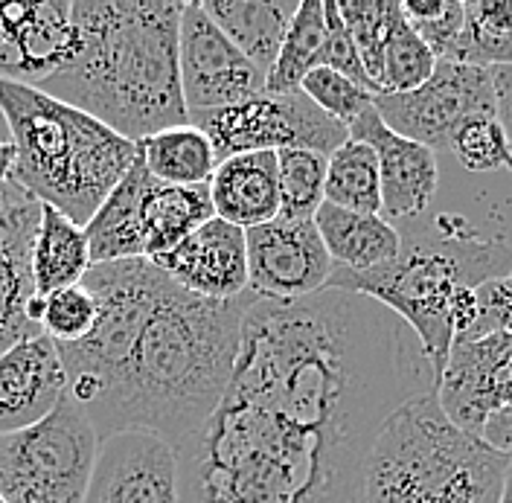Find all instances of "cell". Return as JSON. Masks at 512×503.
I'll return each instance as SVG.
<instances>
[{"instance_id": "6da1fadb", "label": "cell", "mask_w": 512, "mask_h": 503, "mask_svg": "<svg viewBox=\"0 0 512 503\" xmlns=\"http://www.w3.org/2000/svg\"><path fill=\"white\" fill-rule=\"evenodd\" d=\"M411 335L344 288L256 300L222 405L178 451L181 503H364L384 422L434 390Z\"/></svg>"}, {"instance_id": "7a4b0ae2", "label": "cell", "mask_w": 512, "mask_h": 503, "mask_svg": "<svg viewBox=\"0 0 512 503\" xmlns=\"http://www.w3.org/2000/svg\"><path fill=\"white\" fill-rule=\"evenodd\" d=\"M254 303L251 291L236 300H204L163 274L126 361L82 408L99 442L146 431L175 454L187 448L222 405Z\"/></svg>"}, {"instance_id": "3957f363", "label": "cell", "mask_w": 512, "mask_h": 503, "mask_svg": "<svg viewBox=\"0 0 512 503\" xmlns=\"http://www.w3.org/2000/svg\"><path fill=\"white\" fill-rule=\"evenodd\" d=\"M178 0H73L76 44L38 91L88 111L131 143L187 123Z\"/></svg>"}, {"instance_id": "277c9868", "label": "cell", "mask_w": 512, "mask_h": 503, "mask_svg": "<svg viewBox=\"0 0 512 503\" xmlns=\"http://www.w3.org/2000/svg\"><path fill=\"white\" fill-rule=\"evenodd\" d=\"M0 114L15 146L12 181L82 227L137 160V143L30 85L0 79Z\"/></svg>"}, {"instance_id": "5b68a950", "label": "cell", "mask_w": 512, "mask_h": 503, "mask_svg": "<svg viewBox=\"0 0 512 503\" xmlns=\"http://www.w3.org/2000/svg\"><path fill=\"white\" fill-rule=\"evenodd\" d=\"M512 454L457 428L422 390L396 410L376 437L364 503H501Z\"/></svg>"}, {"instance_id": "8992f818", "label": "cell", "mask_w": 512, "mask_h": 503, "mask_svg": "<svg viewBox=\"0 0 512 503\" xmlns=\"http://www.w3.org/2000/svg\"><path fill=\"white\" fill-rule=\"evenodd\" d=\"M507 253L475 230H446L431 242H416L390 265L373 271L335 268L329 288L364 294L390 309L411 332L431 367L434 387L446 373L454 346V312L469 288L507 277Z\"/></svg>"}, {"instance_id": "52a82bcc", "label": "cell", "mask_w": 512, "mask_h": 503, "mask_svg": "<svg viewBox=\"0 0 512 503\" xmlns=\"http://www.w3.org/2000/svg\"><path fill=\"white\" fill-rule=\"evenodd\" d=\"M99 437L88 413L64 396L41 422L0 434L6 503H88Z\"/></svg>"}, {"instance_id": "ba28073f", "label": "cell", "mask_w": 512, "mask_h": 503, "mask_svg": "<svg viewBox=\"0 0 512 503\" xmlns=\"http://www.w3.org/2000/svg\"><path fill=\"white\" fill-rule=\"evenodd\" d=\"M187 123L198 126L210 137L219 163L233 155L283 149H309L329 158L350 140L347 126L326 117L303 91H262L239 105L187 114Z\"/></svg>"}, {"instance_id": "9c48e42d", "label": "cell", "mask_w": 512, "mask_h": 503, "mask_svg": "<svg viewBox=\"0 0 512 503\" xmlns=\"http://www.w3.org/2000/svg\"><path fill=\"white\" fill-rule=\"evenodd\" d=\"M382 123L399 137L428 146L434 155L451 152L457 128L478 114H495V88L486 67L437 62L431 79L408 94L376 96Z\"/></svg>"}, {"instance_id": "30bf717a", "label": "cell", "mask_w": 512, "mask_h": 503, "mask_svg": "<svg viewBox=\"0 0 512 503\" xmlns=\"http://www.w3.org/2000/svg\"><path fill=\"white\" fill-rule=\"evenodd\" d=\"M178 70L187 114L239 105L265 91V73L233 47L201 3H184Z\"/></svg>"}, {"instance_id": "8fae6325", "label": "cell", "mask_w": 512, "mask_h": 503, "mask_svg": "<svg viewBox=\"0 0 512 503\" xmlns=\"http://www.w3.org/2000/svg\"><path fill=\"white\" fill-rule=\"evenodd\" d=\"M248 236V291L256 300L291 303L329 288L335 271L320 239L315 219L294 221L277 216L245 230Z\"/></svg>"}, {"instance_id": "7c38bea8", "label": "cell", "mask_w": 512, "mask_h": 503, "mask_svg": "<svg viewBox=\"0 0 512 503\" xmlns=\"http://www.w3.org/2000/svg\"><path fill=\"white\" fill-rule=\"evenodd\" d=\"M434 390L448 419L480 437L486 422L512 405V335L489 332L454 341Z\"/></svg>"}, {"instance_id": "4fadbf2b", "label": "cell", "mask_w": 512, "mask_h": 503, "mask_svg": "<svg viewBox=\"0 0 512 503\" xmlns=\"http://www.w3.org/2000/svg\"><path fill=\"white\" fill-rule=\"evenodd\" d=\"M76 44L73 0L0 3V79L41 88Z\"/></svg>"}, {"instance_id": "5bb4252c", "label": "cell", "mask_w": 512, "mask_h": 503, "mask_svg": "<svg viewBox=\"0 0 512 503\" xmlns=\"http://www.w3.org/2000/svg\"><path fill=\"white\" fill-rule=\"evenodd\" d=\"M88 503H181L175 448L146 431L102 440Z\"/></svg>"}, {"instance_id": "9a60e30c", "label": "cell", "mask_w": 512, "mask_h": 503, "mask_svg": "<svg viewBox=\"0 0 512 503\" xmlns=\"http://www.w3.org/2000/svg\"><path fill=\"white\" fill-rule=\"evenodd\" d=\"M38 219L41 201L15 181H6L0 187V352L38 332L30 320L35 300L32 242Z\"/></svg>"}, {"instance_id": "2e32d148", "label": "cell", "mask_w": 512, "mask_h": 503, "mask_svg": "<svg viewBox=\"0 0 512 503\" xmlns=\"http://www.w3.org/2000/svg\"><path fill=\"white\" fill-rule=\"evenodd\" d=\"M149 262L178 288L204 300H236L248 291V236L230 221L210 219L175 251Z\"/></svg>"}, {"instance_id": "e0dca14e", "label": "cell", "mask_w": 512, "mask_h": 503, "mask_svg": "<svg viewBox=\"0 0 512 503\" xmlns=\"http://www.w3.org/2000/svg\"><path fill=\"white\" fill-rule=\"evenodd\" d=\"M347 131H350V140L367 143L379 158L384 219L422 216L440 189L437 155L428 146L390 131L382 123L376 105L367 108Z\"/></svg>"}, {"instance_id": "ac0fdd59", "label": "cell", "mask_w": 512, "mask_h": 503, "mask_svg": "<svg viewBox=\"0 0 512 503\" xmlns=\"http://www.w3.org/2000/svg\"><path fill=\"white\" fill-rule=\"evenodd\" d=\"M67 396L59 346L41 329L0 352V434L41 422Z\"/></svg>"}, {"instance_id": "d6986e66", "label": "cell", "mask_w": 512, "mask_h": 503, "mask_svg": "<svg viewBox=\"0 0 512 503\" xmlns=\"http://www.w3.org/2000/svg\"><path fill=\"white\" fill-rule=\"evenodd\" d=\"M216 219L254 230L280 216L277 152H248L222 160L210 178Z\"/></svg>"}, {"instance_id": "ffe728a7", "label": "cell", "mask_w": 512, "mask_h": 503, "mask_svg": "<svg viewBox=\"0 0 512 503\" xmlns=\"http://www.w3.org/2000/svg\"><path fill=\"white\" fill-rule=\"evenodd\" d=\"M315 227L332 256V265L341 271H373L390 265L402 256V233L384 216H364L329 201L320 204L315 213Z\"/></svg>"}, {"instance_id": "44dd1931", "label": "cell", "mask_w": 512, "mask_h": 503, "mask_svg": "<svg viewBox=\"0 0 512 503\" xmlns=\"http://www.w3.org/2000/svg\"><path fill=\"white\" fill-rule=\"evenodd\" d=\"M233 47L268 76L283 47L297 0H207L201 3Z\"/></svg>"}, {"instance_id": "7402d4cb", "label": "cell", "mask_w": 512, "mask_h": 503, "mask_svg": "<svg viewBox=\"0 0 512 503\" xmlns=\"http://www.w3.org/2000/svg\"><path fill=\"white\" fill-rule=\"evenodd\" d=\"M149 169L143 166L140 152L134 166L123 175V181L108 192L99 204L94 219L85 224L91 259L94 265L105 262H126V259H146L143 256V224H140V204L149 184Z\"/></svg>"}, {"instance_id": "603a6c76", "label": "cell", "mask_w": 512, "mask_h": 503, "mask_svg": "<svg viewBox=\"0 0 512 503\" xmlns=\"http://www.w3.org/2000/svg\"><path fill=\"white\" fill-rule=\"evenodd\" d=\"M216 219L210 187H172L149 178L140 224H143V256L158 259L175 251L201 224Z\"/></svg>"}, {"instance_id": "cb8c5ba5", "label": "cell", "mask_w": 512, "mask_h": 503, "mask_svg": "<svg viewBox=\"0 0 512 503\" xmlns=\"http://www.w3.org/2000/svg\"><path fill=\"white\" fill-rule=\"evenodd\" d=\"M94 268L88 233L50 204H41V219L32 242V283L35 297L79 285Z\"/></svg>"}, {"instance_id": "d4e9b609", "label": "cell", "mask_w": 512, "mask_h": 503, "mask_svg": "<svg viewBox=\"0 0 512 503\" xmlns=\"http://www.w3.org/2000/svg\"><path fill=\"white\" fill-rule=\"evenodd\" d=\"M137 152L149 175L172 187H207L219 166L210 137L192 123L169 126L140 140Z\"/></svg>"}, {"instance_id": "484cf974", "label": "cell", "mask_w": 512, "mask_h": 503, "mask_svg": "<svg viewBox=\"0 0 512 503\" xmlns=\"http://www.w3.org/2000/svg\"><path fill=\"white\" fill-rule=\"evenodd\" d=\"M323 198L335 207H344L364 216H382V178L379 158L367 143L347 140L326 163Z\"/></svg>"}, {"instance_id": "4316f807", "label": "cell", "mask_w": 512, "mask_h": 503, "mask_svg": "<svg viewBox=\"0 0 512 503\" xmlns=\"http://www.w3.org/2000/svg\"><path fill=\"white\" fill-rule=\"evenodd\" d=\"M326 38V12L323 0H300L291 27H288L277 62L265 76V94H291L300 91V82L309 70L318 67L320 47Z\"/></svg>"}, {"instance_id": "83f0119b", "label": "cell", "mask_w": 512, "mask_h": 503, "mask_svg": "<svg viewBox=\"0 0 512 503\" xmlns=\"http://www.w3.org/2000/svg\"><path fill=\"white\" fill-rule=\"evenodd\" d=\"M437 67V56L428 50V44L416 35V30L402 15V6L396 3L387 27V41L382 53V94H408L422 88ZM379 94V96H382Z\"/></svg>"}, {"instance_id": "f1b7e54d", "label": "cell", "mask_w": 512, "mask_h": 503, "mask_svg": "<svg viewBox=\"0 0 512 503\" xmlns=\"http://www.w3.org/2000/svg\"><path fill=\"white\" fill-rule=\"evenodd\" d=\"M326 163L329 158L309 149H283L277 152L280 175V216L294 221H312L320 210L326 189Z\"/></svg>"}, {"instance_id": "f546056e", "label": "cell", "mask_w": 512, "mask_h": 503, "mask_svg": "<svg viewBox=\"0 0 512 503\" xmlns=\"http://www.w3.org/2000/svg\"><path fill=\"white\" fill-rule=\"evenodd\" d=\"M396 3L399 0H341L338 3L341 21L347 24L352 41H355V50L361 56V64H364L370 82L376 85V91H379V79H382L387 27H390V15H393Z\"/></svg>"}, {"instance_id": "4dcf8cb0", "label": "cell", "mask_w": 512, "mask_h": 503, "mask_svg": "<svg viewBox=\"0 0 512 503\" xmlns=\"http://www.w3.org/2000/svg\"><path fill=\"white\" fill-rule=\"evenodd\" d=\"M41 332L53 344H76L85 335H91L96 317H99V303L85 285H70L59 288L47 297H41Z\"/></svg>"}, {"instance_id": "1f68e13d", "label": "cell", "mask_w": 512, "mask_h": 503, "mask_svg": "<svg viewBox=\"0 0 512 503\" xmlns=\"http://www.w3.org/2000/svg\"><path fill=\"white\" fill-rule=\"evenodd\" d=\"M300 91L309 96L326 117L338 120L347 128L376 102V94L364 91L361 85H355L352 79L341 76L338 70H329V67L309 70L306 79L300 82Z\"/></svg>"}, {"instance_id": "d6a6232c", "label": "cell", "mask_w": 512, "mask_h": 503, "mask_svg": "<svg viewBox=\"0 0 512 503\" xmlns=\"http://www.w3.org/2000/svg\"><path fill=\"white\" fill-rule=\"evenodd\" d=\"M323 12H326V38H323V47H320L318 67H329V70H338L341 76L352 79L355 85H361L364 91L379 96L376 85L370 82L361 56L355 50V41H352L347 24L341 21V12H338V3L335 0H326L323 3Z\"/></svg>"}, {"instance_id": "836d02e7", "label": "cell", "mask_w": 512, "mask_h": 503, "mask_svg": "<svg viewBox=\"0 0 512 503\" xmlns=\"http://www.w3.org/2000/svg\"><path fill=\"white\" fill-rule=\"evenodd\" d=\"M475 297H478L475 326L463 338H457V341L480 338V335H489V332L512 335V274L478 285Z\"/></svg>"}, {"instance_id": "e575fe53", "label": "cell", "mask_w": 512, "mask_h": 503, "mask_svg": "<svg viewBox=\"0 0 512 503\" xmlns=\"http://www.w3.org/2000/svg\"><path fill=\"white\" fill-rule=\"evenodd\" d=\"M463 18H466V9L460 0H446L443 12L431 21H419L411 24L416 35L428 44V50L437 56V62H448L457 41H460V32H463Z\"/></svg>"}, {"instance_id": "d590c367", "label": "cell", "mask_w": 512, "mask_h": 503, "mask_svg": "<svg viewBox=\"0 0 512 503\" xmlns=\"http://www.w3.org/2000/svg\"><path fill=\"white\" fill-rule=\"evenodd\" d=\"M489 73H492V88H495V120L504 128L512 149V64L492 67Z\"/></svg>"}, {"instance_id": "8d00e7d4", "label": "cell", "mask_w": 512, "mask_h": 503, "mask_svg": "<svg viewBox=\"0 0 512 503\" xmlns=\"http://www.w3.org/2000/svg\"><path fill=\"white\" fill-rule=\"evenodd\" d=\"M480 437L489 442L492 448L512 454V405L501 410V413H495V416L486 422V428H483Z\"/></svg>"}, {"instance_id": "74e56055", "label": "cell", "mask_w": 512, "mask_h": 503, "mask_svg": "<svg viewBox=\"0 0 512 503\" xmlns=\"http://www.w3.org/2000/svg\"><path fill=\"white\" fill-rule=\"evenodd\" d=\"M12 166H15V146L12 140H0V187L12 181Z\"/></svg>"}, {"instance_id": "f35d334b", "label": "cell", "mask_w": 512, "mask_h": 503, "mask_svg": "<svg viewBox=\"0 0 512 503\" xmlns=\"http://www.w3.org/2000/svg\"><path fill=\"white\" fill-rule=\"evenodd\" d=\"M501 503H512V460H510V469H507V480H504V495H501Z\"/></svg>"}, {"instance_id": "ab89813d", "label": "cell", "mask_w": 512, "mask_h": 503, "mask_svg": "<svg viewBox=\"0 0 512 503\" xmlns=\"http://www.w3.org/2000/svg\"><path fill=\"white\" fill-rule=\"evenodd\" d=\"M0 503H6V501H3V498H0Z\"/></svg>"}]
</instances>
